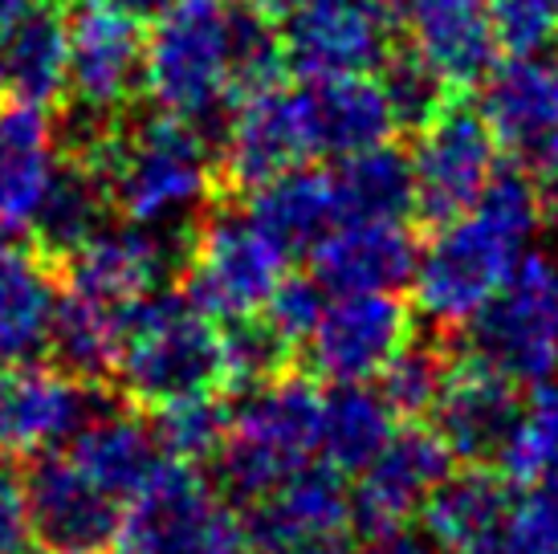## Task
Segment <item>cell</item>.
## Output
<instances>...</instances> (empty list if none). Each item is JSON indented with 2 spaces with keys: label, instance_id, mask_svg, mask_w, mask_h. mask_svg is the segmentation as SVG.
Returning a JSON list of instances; mask_svg holds the SVG:
<instances>
[{
  "label": "cell",
  "instance_id": "f6af8a7d",
  "mask_svg": "<svg viewBox=\"0 0 558 554\" xmlns=\"http://www.w3.org/2000/svg\"><path fill=\"white\" fill-rule=\"evenodd\" d=\"M37 0H0V41H4V33L13 29L21 16L29 13Z\"/></svg>",
  "mask_w": 558,
  "mask_h": 554
},
{
  "label": "cell",
  "instance_id": "1f68e13d",
  "mask_svg": "<svg viewBox=\"0 0 558 554\" xmlns=\"http://www.w3.org/2000/svg\"><path fill=\"white\" fill-rule=\"evenodd\" d=\"M396 416L379 392L367 384H330L323 392V432H318V461L355 478L396 432Z\"/></svg>",
  "mask_w": 558,
  "mask_h": 554
},
{
  "label": "cell",
  "instance_id": "7dc6e473",
  "mask_svg": "<svg viewBox=\"0 0 558 554\" xmlns=\"http://www.w3.org/2000/svg\"><path fill=\"white\" fill-rule=\"evenodd\" d=\"M538 490H543L550 502H558V453H555V461H550V469L543 473V481H538Z\"/></svg>",
  "mask_w": 558,
  "mask_h": 554
},
{
  "label": "cell",
  "instance_id": "f35d334b",
  "mask_svg": "<svg viewBox=\"0 0 558 554\" xmlns=\"http://www.w3.org/2000/svg\"><path fill=\"white\" fill-rule=\"evenodd\" d=\"M485 4H489L497 49H510L513 58H522V53H543L555 46L558 16L546 0H485Z\"/></svg>",
  "mask_w": 558,
  "mask_h": 554
},
{
  "label": "cell",
  "instance_id": "8d00e7d4",
  "mask_svg": "<svg viewBox=\"0 0 558 554\" xmlns=\"http://www.w3.org/2000/svg\"><path fill=\"white\" fill-rule=\"evenodd\" d=\"M445 375H449V342H428L416 335L408 347L391 354L388 368L375 375V384H379L375 392L400 424L403 420H428Z\"/></svg>",
  "mask_w": 558,
  "mask_h": 554
},
{
  "label": "cell",
  "instance_id": "3957f363",
  "mask_svg": "<svg viewBox=\"0 0 558 554\" xmlns=\"http://www.w3.org/2000/svg\"><path fill=\"white\" fill-rule=\"evenodd\" d=\"M123 347L114 380L140 412L196 392H225L220 323L187 306L180 290H151L119 310ZM229 396V392H225Z\"/></svg>",
  "mask_w": 558,
  "mask_h": 554
},
{
  "label": "cell",
  "instance_id": "b9f144b4",
  "mask_svg": "<svg viewBox=\"0 0 558 554\" xmlns=\"http://www.w3.org/2000/svg\"><path fill=\"white\" fill-rule=\"evenodd\" d=\"M518 159H522V171H526L534 192H538L543 216H558V135L543 138L538 147L522 152Z\"/></svg>",
  "mask_w": 558,
  "mask_h": 554
},
{
  "label": "cell",
  "instance_id": "c3c4849f",
  "mask_svg": "<svg viewBox=\"0 0 558 554\" xmlns=\"http://www.w3.org/2000/svg\"><path fill=\"white\" fill-rule=\"evenodd\" d=\"M546 4H550V9H555V16H558V0H546Z\"/></svg>",
  "mask_w": 558,
  "mask_h": 554
},
{
  "label": "cell",
  "instance_id": "4fadbf2b",
  "mask_svg": "<svg viewBox=\"0 0 558 554\" xmlns=\"http://www.w3.org/2000/svg\"><path fill=\"white\" fill-rule=\"evenodd\" d=\"M107 384H86L53 363H0V457L29 461L70 445L110 408Z\"/></svg>",
  "mask_w": 558,
  "mask_h": 554
},
{
  "label": "cell",
  "instance_id": "e575fe53",
  "mask_svg": "<svg viewBox=\"0 0 558 554\" xmlns=\"http://www.w3.org/2000/svg\"><path fill=\"white\" fill-rule=\"evenodd\" d=\"M220 354H225V392L229 396L274 384L298 368V347L281 339L265 314L220 323Z\"/></svg>",
  "mask_w": 558,
  "mask_h": 554
},
{
  "label": "cell",
  "instance_id": "83f0119b",
  "mask_svg": "<svg viewBox=\"0 0 558 554\" xmlns=\"http://www.w3.org/2000/svg\"><path fill=\"white\" fill-rule=\"evenodd\" d=\"M513 493L518 490L494 465H457L449 478L424 497L416 522L445 554H465L473 542H481L506 518Z\"/></svg>",
  "mask_w": 558,
  "mask_h": 554
},
{
  "label": "cell",
  "instance_id": "ee69618b",
  "mask_svg": "<svg viewBox=\"0 0 558 554\" xmlns=\"http://www.w3.org/2000/svg\"><path fill=\"white\" fill-rule=\"evenodd\" d=\"M98 4H107L110 13L126 16V21H135V25H156L175 0H98Z\"/></svg>",
  "mask_w": 558,
  "mask_h": 554
},
{
  "label": "cell",
  "instance_id": "7c38bea8",
  "mask_svg": "<svg viewBox=\"0 0 558 554\" xmlns=\"http://www.w3.org/2000/svg\"><path fill=\"white\" fill-rule=\"evenodd\" d=\"M241 526L265 554H363L347 478L326 461L302 465L278 490L245 506Z\"/></svg>",
  "mask_w": 558,
  "mask_h": 554
},
{
  "label": "cell",
  "instance_id": "44dd1931",
  "mask_svg": "<svg viewBox=\"0 0 558 554\" xmlns=\"http://www.w3.org/2000/svg\"><path fill=\"white\" fill-rule=\"evenodd\" d=\"M408 49L428 62L452 91L485 82L497 62V37L485 0H403Z\"/></svg>",
  "mask_w": 558,
  "mask_h": 554
},
{
  "label": "cell",
  "instance_id": "603a6c76",
  "mask_svg": "<svg viewBox=\"0 0 558 554\" xmlns=\"http://www.w3.org/2000/svg\"><path fill=\"white\" fill-rule=\"evenodd\" d=\"M62 269L29 241L0 229V363H25L46 354Z\"/></svg>",
  "mask_w": 558,
  "mask_h": 554
},
{
  "label": "cell",
  "instance_id": "836d02e7",
  "mask_svg": "<svg viewBox=\"0 0 558 554\" xmlns=\"http://www.w3.org/2000/svg\"><path fill=\"white\" fill-rule=\"evenodd\" d=\"M147 429L156 436L163 457L187 465L217 461L220 445L229 436V420H233V404L225 400V392H196L184 400L159 404L147 408Z\"/></svg>",
  "mask_w": 558,
  "mask_h": 554
},
{
  "label": "cell",
  "instance_id": "277c9868",
  "mask_svg": "<svg viewBox=\"0 0 558 554\" xmlns=\"http://www.w3.org/2000/svg\"><path fill=\"white\" fill-rule=\"evenodd\" d=\"M323 432V384L294 368L274 384L241 392L229 436L217 453V485L236 506L278 490L281 481L318 457Z\"/></svg>",
  "mask_w": 558,
  "mask_h": 554
},
{
  "label": "cell",
  "instance_id": "d6a6232c",
  "mask_svg": "<svg viewBox=\"0 0 558 554\" xmlns=\"http://www.w3.org/2000/svg\"><path fill=\"white\" fill-rule=\"evenodd\" d=\"M342 220H408L412 216V159L391 143L347 155L335 168Z\"/></svg>",
  "mask_w": 558,
  "mask_h": 554
},
{
  "label": "cell",
  "instance_id": "52a82bcc",
  "mask_svg": "<svg viewBox=\"0 0 558 554\" xmlns=\"http://www.w3.org/2000/svg\"><path fill=\"white\" fill-rule=\"evenodd\" d=\"M290 274V253L248 216V208H217L196 220V241L175 290L213 323L262 314L269 293Z\"/></svg>",
  "mask_w": 558,
  "mask_h": 554
},
{
  "label": "cell",
  "instance_id": "e0dca14e",
  "mask_svg": "<svg viewBox=\"0 0 558 554\" xmlns=\"http://www.w3.org/2000/svg\"><path fill=\"white\" fill-rule=\"evenodd\" d=\"M65 94L70 110L102 123H119L131 94L143 86V37L140 25L110 13L98 0L65 9Z\"/></svg>",
  "mask_w": 558,
  "mask_h": 554
},
{
  "label": "cell",
  "instance_id": "d6986e66",
  "mask_svg": "<svg viewBox=\"0 0 558 554\" xmlns=\"http://www.w3.org/2000/svg\"><path fill=\"white\" fill-rule=\"evenodd\" d=\"M522 404L526 396L513 380L449 347V375L428 412V424L449 445L457 465H494L522 416Z\"/></svg>",
  "mask_w": 558,
  "mask_h": 554
},
{
  "label": "cell",
  "instance_id": "5bb4252c",
  "mask_svg": "<svg viewBox=\"0 0 558 554\" xmlns=\"http://www.w3.org/2000/svg\"><path fill=\"white\" fill-rule=\"evenodd\" d=\"M457 469V457L436 436L428 420H403L388 445L355 473L351 490V522L359 539L375 542L416 522L424 497Z\"/></svg>",
  "mask_w": 558,
  "mask_h": 554
},
{
  "label": "cell",
  "instance_id": "60d3db41",
  "mask_svg": "<svg viewBox=\"0 0 558 554\" xmlns=\"http://www.w3.org/2000/svg\"><path fill=\"white\" fill-rule=\"evenodd\" d=\"M33 542L29 509H25V493L21 478L0 469V554H25Z\"/></svg>",
  "mask_w": 558,
  "mask_h": 554
},
{
  "label": "cell",
  "instance_id": "4dcf8cb0",
  "mask_svg": "<svg viewBox=\"0 0 558 554\" xmlns=\"http://www.w3.org/2000/svg\"><path fill=\"white\" fill-rule=\"evenodd\" d=\"M119 347H123L119 310L90 302V298L62 286L58 306H53V323H49V363L74 380H86V384H110L114 363H119Z\"/></svg>",
  "mask_w": 558,
  "mask_h": 554
},
{
  "label": "cell",
  "instance_id": "ab89813d",
  "mask_svg": "<svg viewBox=\"0 0 558 554\" xmlns=\"http://www.w3.org/2000/svg\"><path fill=\"white\" fill-rule=\"evenodd\" d=\"M326 310V290L318 286V277L314 274H286L278 281V290L269 293V302H265V318L274 323L281 339H290L302 354V342L311 339L314 323L323 318Z\"/></svg>",
  "mask_w": 558,
  "mask_h": 554
},
{
  "label": "cell",
  "instance_id": "74e56055",
  "mask_svg": "<svg viewBox=\"0 0 558 554\" xmlns=\"http://www.w3.org/2000/svg\"><path fill=\"white\" fill-rule=\"evenodd\" d=\"M379 70H384V94H388L400 131H420L452 98L449 82L436 74L428 62H420L412 49L408 53H388V62Z\"/></svg>",
  "mask_w": 558,
  "mask_h": 554
},
{
  "label": "cell",
  "instance_id": "ba28073f",
  "mask_svg": "<svg viewBox=\"0 0 558 554\" xmlns=\"http://www.w3.org/2000/svg\"><path fill=\"white\" fill-rule=\"evenodd\" d=\"M245 539V526L201 465L159 457L140 490L126 497L114 554H225Z\"/></svg>",
  "mask_w": 558,
  "mask_h": 554
},
{
  "label": "cell",
  "instance_id": "f546056e",
  "mask_svg": "<svg viewBox=\"0 0 558 554\" xmlns=\"http://www.w3.org/2000/svg\"><path fill=\"white\" fill-rule=\"evenodd\" d=\"M70 457L82 465V473L94 478L110 497L126 502L140 490L147 473L159 465V445L147 420L114 400L110 408L94 416L90 424L70 441Z\"/></svg>",
  "mask_w": 558,
  "mask_h": 554
},
{
  "label": "cell",
  "instance_id": "9c48e42d",
  "mask_svg": "<svg viewBox=\"0 0 558 554\" xmlns=\"http://www.w3.org/2000/svg\"><path fill=\"white\" fill-rule=\"evenodd\" d=\"M412 159V216L420 229H440L452 216L469 213L477 196L489 188L497 164V135L489 131L485 115L469 103L449 98L445 110L416 131Z\"/></svg>",
  "mask_w": 558,
  "mask_h": 554
},
{
  "label": "cell",
  "instance_id": "7bdbcfd3",
  "mask_svg": "<svg viewBox=\"0 0 558 554\" xmlns=\"http://www.w3.org/2000/svg\"><path fill=\"white\" fill-rule=\"evenodd\" d=\"M363 554H445L436 546L424 530H412V526H403L396 534H384V539L375 542H363Z\"/></svg>",
  "mask_w": 558,
  "mask_h": 554
},
{
  "label": "cell",
  "instance_id": "ac0fdd59",
  "mask_svg": "<svg viewBox=\"0 0 558 554\" xmlns=\"http://www.w3.org/2000/svg\"><path fill=\"white\" fill-rule=\"evenodd\" d=\"M388 0H298L286 13L281 53L306 77L372 74L391 53Z\"/></svg>",
  "mask_w": 558,
  "mask_h": 554
},
{
  "label": "cell",
  "instance_id": "7a4b0ae2",
  "mask_svg": "<svg viewBox=\"0 0 558 554\" xmlns=\"http://www.w3.org/2000/svg\"><path fill=\"white\" fill-rule=\"evenodd\" d=\"M110 201L135 225H184L220 192L208 131L180 115L156 110L131 127H114L102 147Z\"/></svg>",
  "mask_w": 558,
  "mask_h": 554
},
{
  "label": "cell",
  "instance_id": "9a60e30c",
  "mask_svg": "<svg viewBox=\"0 0 558 554\" xmlns=\"http://www.w3.org/2000/svg\"><path fill=\"white\" fill-rule=\"evenodd\" d=\"M314 155L306 94L278 82L241 94L225 115L217 155L220 192H248Z\"/></svg>",
  "mask_w": 558,
  "mask_h": 554
},
{
  "label": "cell",
  "instance_id": "8992f818",
  "mask_svg": "<svg viewBox=\"0 0 558 554\" xmlns=\"http://www.w3.org/2000/svg\"><path fill=\"white\" fill-rule=\"evenodd\" d=\"M449 347L518 387L546 384L558 371V265L543 253H522L506 286L452 330Z\"/></svg>",
  "mask_w": 558,
  "mask_h": 554
},
{
  "label": "cell",
  "instance_id": "d590c367",
  "mask_svg": "<svg viewBox=\"0 0 558 554\" xmlns=\"http://www.w3.org/2000/svg\"><path fill=\"white\" fill-rule=\"evenodd\" d=\"M558 453V387L550 380L538 387H530L522 416L510 429L506 445L497 453L494 469L510 481L513 490H534L543 473L550 469Z\"/></svg>",
  "mask_w": 558,
  "mask_h": 554
},
{
  "label": "cell",
  "instance_id": "484cf974",
  "mask_svg": "<svg viewBox=\"0 0 558 554\" xmlns=\"http://www.w3.org/2000/svg\"><path fill=\"white\" fill-rule=\"evenodd\" d=\"M53 168H58V135L46 107L16 98L0 107V229H29Z\"/></svg>",
  "mask_w": 558,
  "mask_h": 554
},
{
  "label": "cell",
  "instance_id": "6da1fadb",
  "mask_svg": "<svg viewBox=\"0 0 558 554\" xmlns=\"http://www.w3.org/2000/svg\"><path fill=\"white\" fill-rule=\"evenodd\" d=\"M543 220L538 192L522 168H497L469 213L428 232L412 274V306L440 330H457L494 298Z\"/></svg>",
  "mask_w": 558,
  "mask_h": 554
},
{
  "label": "cell",
  "instance_id": "8fae6325",
  "mask_svg": "<svg viewBox=\"0 0 558 554\" xmlns=\"http://www.w3.org/2000/svg\"><path fill=\"white\" fill-rule=\"evenodd\" d=\"M196 241V220L184 225H135L98 229L86 245L62 265V286L90 302L123 310L143 293L163 290L184 274Z\"/></svg>",
  "mask_w": 558,
  "mask_h": 554
},
{
  "label": "cell",
  "instance_id": "7402d4cb",
  "mask_svg": "<svg viewBox=\"0 0 558 554\" xmlns=\"http://www.w3.org/2000/svg\"><path fill=\"white\" fill-rule=\"evenodd\" d=\"M114 208L107 168L98 155H65L49 176V188L29 220V245L62 269L98 229H107Z\"/></svg>",
  "mask_w": 558,
  "mask_h": 554
},
{
  "label": "cell",
  "instance_id": "bcb514c9",
  "mask_svg": "<svg viewBox=\"0 0 558 554\" xmlns=\"http://www.w3.org/2000/svg\"><path fill=\"white\" fill-rule=\"evenodd\" d=\"M225 4H241V9H253V13L262 16H286L298 0H225Z\"/></svg>",
  "mask_w": 558,
  "mask_h": 554
},
{
  "label": "cell",
  "instance_id": "4316f807",
  "mask_svg": "<svg viewBox=\"0 0 558 554\" xmlns=\"http://www.w3.org/2000/svg\"><path fill=\"white\" fill-rule=\"evenodd\" d=\"M245 208L274 241L286 245L290 257L311 253L326 232L342 220L335 171L311 168V164H298V168L281 171L265 184L248 188Z\"/></svg>",
  "mask_w": 558,
  "mask_h": 554
},
{
  "label": "cell",
  "instance_id": "f1b7e54d",
  "mask_svg": "<svg viewBox=\"0 0 558 554\" xmlns=\"http://www.w3.org/2000/svg\"><path fill=\"white\" fill-rule=\"evenodd\" d=\"M65 9L53 0H37L0 41V91L16 103L49 107L65 94Z\"/></svg>",
  "mask_w": 558,
  "mask_h": 554
},
{
  "label": "cell",
  "instance_id": "2e32d148",
  "mask_svg": "<svg viewBox=\"0 0 558 554\" xmlns=\"http://www.w3.org/2000/svg\"><path fill=\"white\" fill-rule=\"evenodd\" d=\"M33 542L49 554H107L119 539L123 506L70 453L29 457L21 478Z\"/></svg>",
  "mask_w": 558,
  "mask_h": 554
},
{
  "label": "cell",
  "instance_id": "5b68a950",
  "mask_svg": "<svg viewBox=\"0 0 558 554\" xmlns=\"http://www.w3.org/2000/svg\"><path fill=\"white\" fill-rule=\"evenodd\" d=\"M143 91L168 115L213 127L229 115L233 86V4L175 0L143 46Z\"/></svg>",
  "mask_w": 558,
  "mask_h": 554
},
{
  "label": "cell",
  "instance_id": "ffe728a7",
  "mask_svg": "<svg viewBox=\"0 0 558 554\" xmlns=\"http://www.w3.org/2000/svg\"><path fill=\"white\" fill-rule=\"evenodd\" d=\"M416 257L408 220H339L311 249V274L326 293L400 290L416 274Z\"/></svg>",
  "mask_w": 558,
  "mask_h": 554
},
{
  "label": "cell",
  "instance_id": "cb8c5ba5",
  "mask_svg": "<svg viewBox=\"0 0 558 554\" xmlns=\"http://www.w3.org/2000/svg\"><path fill=\"white\" fill-rule=\"evenodd\" d=\"M481 115L497 143L510 147L513 155L558 135V46L546 58L522 53V58L489 70Z\"/></svg>",
  "mask_w": 558,
  "mask_h": 554
},
{
  "label": "cell",
  "instance_id": "30bf717a",
  "mask_svg": "<svg viewBox=\"0 0 558 554\" xmlns=\"http://www.w3.org/2000/svg\"><path fill=\"white\" fill-rule=\"evenodd\" d=\"M416 339V306L400 290L330 293L298 363L318 384H372Z\"/></svg>",
  "mask_w": 558,
  "mask_h": 554
},
{
  "label": "cell",
  "instance_id": "d4e9b609",
  "mask_svg": "<svg viewBox=\"0 0 558 554\" xmlns=\"http://www.w3.org/2000/svg\"><path fill=\"white\" fill-rule=\"evenodd\" d=\"M302 94H306V115H311L314 155L347 159L367 147L391 143V135L400 131L384 82H375L372 74L311 77V86Z\"/></svg>",
  "mask_w": 558,
  "mask_h": 554
}]
</instances>
